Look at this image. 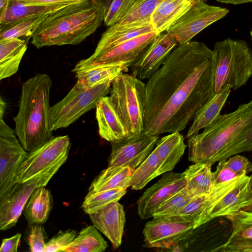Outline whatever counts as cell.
<instances>
[{"label": "cell", "instance_id": "6da1fadb", "mask_svg": "<svg viewBox=\"0 0 252 252\" xmlns=\"http://www.w3.org/2000/svg\"><path fill=\"white\" fill-rule=\"evenodd\" d=\"M215 59L202 42L178 45L146 84L143 132H181L214 95Z\"/></svg>", "mask_w": 252, "mask_h": 252}, {"label": "cell", "instance_id": "7a4b0ae2", "mask_svg": "<svg viewBox=\"0 0 252 252\" xmlns=\"http://www.w3.org/2000/svg\"><path fill=\"white\" fill-rule=\"evenodd\" d=\"M189 160L214 163L252 151V99L219 114L200 132L188 138Z\"/></svg>", "mask_w": 252, "mask_h": 252}, {"label": "cell", "instance_id": "3957f363", "mask_svg": "<svg viewBox=\"0 0 252 252\" xmlns=\"http://www.w3.org/2000/svg\"><path fill=\"white\" fill-rule=\"evenodd\" d=\"M104 19V10L96 0H84L50 13L32 37L37 48L79 44L94 33Z\"/></svg>", "mask_w": 252, "mask_h": 252}, {"label": "cell", "instance_id": "277c9868", "mask_svg": "<svg viewBox=\"0 0 252 252\" xmlns=\"http://www.w3.org/2000/svg\"><path fill=\"white\" fill-rule=\"evenodd\" d=\"M52 85L46 73H37L22 84L19 110L13 120L15 134L28 152L37 149L53 137L50 105Z\"/></svg>", "mask_w": 252, "mask_h": 252}, {"label": "cell", "instance_id": "5b68a950", "mask_svg": "<svg viewBox=\"0 0 252 252\" xmlns=\"http://www.w3.org/2000/svg\"><path fill=\"white\" fill-rule=\"evenodd\" d=\"M213 51L214 94L227 85L233 90L246 85L252 76V51L246 41L227 38L216 42Z\"/></svg>", "mask_w": 252, "mask_h": 252}, {"label": "cell", "instance_id": "8992f818", "mask_svg": "<svg viewBox=\"0 0 252 252\" xmlns=\"http://www.w3.org/2000/svg\"><path fill=\"white\" fill-rule=\"evenodd\" d=\"M109 98L127 133V137L144 130L146 84L131 74L122 73L113 80Z\"/></svg>", "mask_w": 252, "mask_h": 252}, {"label": "cell", "instance_id": "52a82bcc", "mask_svg": "<svg viewBox=\"0 0 252 252\" xmlns=\"http://www.w3.org/2000/svg\"><path fill=\"white\" fill-rule=\"evenodd\" d=\"M112 81L108 80L90 88L81 87L76 83L63 99L51 107L53 130L67 127L95 108L99 100L109 93Z\"/></svg>", "mask_w": 252, "mask_h": 252}, {"label": "cell", "instance_id": "ba28073f", "mask_svg": "<svg viewBox=\"0 0 252 252\" xmlns=\"http://www.w3.org/2000/svg\"><path fill=\"white\" fill-rule=\"evenodd\" d=\"M70 147L68 135L53 136L40 148L28 152L17 172L16 182H25L56 165H63Z\"/></svg>", "mask_w": 252, "mask_h": 252}, {"label": "cell", "instance_id": "9c48e42d", "mask_svg": "<svg viewBox=\"0 0 252 252\" xmlns=\"http://www.w3.org/2000/svg\"><path fill=\"white\" fill-rule=\"evenodd\" d=\"M61 166L56 165L27 181L17 183L0 199V230H6L16 224L33 190L46 186Z\"/></svg>", "mask_w": 252, "mask_h": 252}, {"label": "cell", "instance_id": "30bf717a", "mask_svg": "<svg viewBox=\"0 0 252 252\" xmlns=\"http://www.w3.org/2000/svg\"><path fill=\"white\" fill-rule=\"evenodd\" d=\"M229 11L227 8L197 0L165 32L177 40L178 45L185 44L207 27L224 17Z\"/></svg>", "mask_w": 252, "mask_h": 252}, {"label": "cell", "instance_id": "8fae6325", "mask_svg": "<svg viewBox=\"0 0 252 252\" xmlns=\"http://www.w3.org/2000/svg\"><path fill=\"white\" fill-rule=\"evenodd\" d=\"M194 229L193 222L182 216L153 217L143 229L147 247L168 249L188 238Z\"/></svg>", "mask_w": 252, "mask_h": 252}, {"label": "cell", "instance_id": "7c38bea8", "mask_svg": "<svg viewBox=\"0 0 252 252\" xmlns=\"http://www.w3.org/2000/svg\"><path fill=\"white\" fill-rule=\"evenodd\" d=\"M3 117L0 115V199L17 183V172L28 153Z\"/></svg>", "mask_w": 252, "mask_h": 252}, {"label": "cell", "instance_id": "4fadbf2b", "mask_svg": "<svg viewBox=\"0 0 252 252\" xmlns=\"http://www.w3.org/2000/svg\"><path fill=\"white\" fill-rule=\"evenodd\" d=\"M159 136L140 135L111 142L108 167H129L134 170L156 146Z\"/></svg>", "mask_w": 252, "mask_h": 252}, {"label": "cell", "instance_id": "5bb4252c", "mask_svg": "<svg viewBox=\"0 0 252 252\" xmlns=\"http://www.w3.org/2000/svg\"><path fill=\"white\" fill-rule=\"evenodd\" d=\"M177 40L166 32L159 34L129 66L131 75L140 80L149 79L165 62L177 46Z\"/></svg>", "mask_w": 252, "mask_h": 252}, {"label": "cell", "instance_id": "9a60e30c", "mask_svg": "<svg viewBox=\"0 0 252 252\" xmlns=\"http://www.w3.org/2000/svg\"><path fill=\"white\" fill-rule=\"evenodd\" d=\"M159 34L153 31L132 38L95 56L81 60L72 72L100 64L134 61L154 40Z\"/></svg>", "mask_w": 252, "mask_h": 252}, {"label": "cell", "instance_id": "2e32d148", "mask_svg": "<svg viewBox=\"0 0 252 252\" xmlns=\"http://www.w3.org/2000/svg\"><path fill=\"white\" fill-rule=\"evenodd\" d=\"M183 173L168 172L158 182L148 188L137 202L138 214L141 219L153 217L157 209L164 202L186 187Z\"/></svg>", "mask_w": 252, "mask_h": 252}, {"label": "cell", "instance_id": "e0dca14e", "mask_svg": "<svg viewBox=\"0 0 252 252\" xmlns=\"http://www.w3.org/2000/svg\"><path fill=\"white\" fill-rule=\"evenodd\" d=\"M89 215L93 224L108 239L113 248H118L126 222L123 205L118 201L112 202Z\"/></svg>", "mask_w": 252, "mask_h": 252}, {"label": "cell", "instance_id": "ac0fdd59", "mask_svg": "<svg viewBox=\"0 0 252 252\" xmlns=\"http://www.w3.org/2000/svg\"><path fill=\"white\" fill-rule=\"evenodd\" d=\"M225 218L232 223V231L219 251L252 252V204Z\"/></svg>", "mask_w": 252, "mask_h": 252}, {"label": "cell", "instance_id": "d6986e66", "mask_svg": "<svg viewBox=\"0 0 252 252\" xmlns=\"http://www.w3.org/2000/svg\"><path fill=\"white\" fill-rule=\"evenodd\" d=\"M250 177L244 174L238 177L232 187L217 203L209 215V221L226 217L252 204Z\"/></svg>", "mask_w": 252, "mask_h": 252}, {"label": "cell", "instance_id": "ffe728a7", "mask_svg": "<svg viewBox=\"0 0 252 252\" xmlns=\"http://www.w3.org/2000/svg\"><path fill=\"white\" fill-rule=\"evenodd\" d=\"M95 108L98 132L101 138L111 143L127 137L126 130L109 96L103 97Z\"/></svg>", "mask_w": 252, "mask_h": 252}, {"label": "cell", "instance_id": "44dd1931", "mask_svg": "<svg viewBox=\"0 0 252 252\" xmlns=\"http://www.w3.org/2000/svg\"><path fill=\"white\" fill-rule=\"evenodd\" d=\"M154 31L150 24L116 23L108 27L102 33L92 56L98 55L123 42Z\"/></svg>", "mask_w": 252, "mask_h": 252}, {"label": "cell", "instance_id": "7402d4cb", "mask_svg": "<svg viewBox=\"0 0 252 252\" xmlns=\"http://www.w3.org/2000/svg\"><path fill=\"white\" fill-rule=\"evenodd\" d=\"M187 145L180 132L162 137L156 143V151L159 162V175L172 171L184 155Z\"/></svg>", "mask_w": 252, "mask_h": 252}, {"label": "cell", "instance_id": "603a6c76", "mask_svg": "<svg viewBox=\"0 0 252 252\" xmlns=\"http://www.w3.org/2000/svg\"><path fill=\"white\" fill-rule=\"evenodd\" d=\"M197 0H162L151 16L150 23L154 31L158 34L165 32Z\"/></svg>", "mask_w": 252, "mask_h": 252}, {"label": "cell", "instance_id": "cb8c5ba5", "mask_svg": "<svg viewBox=\"0 0 252 252\" xmlns=\"http://www.w3.org/2000/svg\"><path fill=\"white\" fill-rule=\"evenodd\" d=\"M132 62H125L100 64L75 72L76 83L84 88H90L113 79L127 71Z\"/></svg>", "mask_w": 252, "mask_h": 252}, {"label": "cell", "instance_id": "d4e9b609", "mask_svg": "<svg viewBox=\"0 0 252 252\" xmlns=\"http://www.w3.org/2000/svg\"><path fill=\"white\" fill-rule=\"evenodd\" d=\"M28 42L20 38L0 40V80L8 78L18 70L27 49Z\"/></svg>", "mask_w": 252, "mask_h": 252}, {"label": "cell", "instance_id": "484cf974", "mask_svg": "<svg viewBox=\"0 0 252 252\" xmlns=\"http://www.w3.org/2000/svg\"><path fill=\"white\" fill-rule=\"evenodd\" d=\"M231 87L227 85L220 92L215 94L197 112L193 119L186 137L187 138L199 133L209 126L214 120L220 114L230 94Z\"/></svg>", "mask_w": 252, "mask_h": 252}, {"label": "cell", "instance_id": "4316f807", "mask_svg": "<svg viewBox=\"0 0 252 252\" xmlns=\"http://www.w3.org/2000/svg\"><path fill=\"white\" fill-rule=\"evenodd\" d=\"M134 170L129 167H108L93 180L88 193L122 189L130 187V180Z\"/></svg>", "mask_w": 252, "mask_h": 252}, {"label": "cell", "instance_id": "83f0119b", "mask_svg": "<svg viewBox=\"0 0 252 252\" xmlns=\"http://www.w3.org/2000/svg\"><path fill=\"white\" fill-rule=\"evenodd\" d=\"M53 205L50 190L41 186L36 188L29 199L24 209V215L30 224L45 223Z\"/></svg>", "mask_w": 252, "mask_h": 252}, {"label": "cell", "instance_id": "f1b7e54d", "mask_svg": "<svg viewBox=\"0 0 252 252\" xmlns=\"http://www.w3.org/2000/svg\"><path fill=\"white\" fill-rule=\"evenodd\" d=\"M212 163L196 162L184 172L186 188L194 196L208 194L213 185Z\"/></svg>", "mask_w": 252, "mask_h": 252}, {"label": "cell", "instance_id": "f546056e", "mask_svg": "<svg viewBox=\"0 0 252 252\" xmlns=\"http://www.w3.org/2000/svg\"><path fill=\"white\" fill-rule=\"evenodd\" d=\"M68 5L69 4L31 5L25 4L18 0H9L4 15L0 18V24H9L34 16L51 13Z\"/></svg>", "mask_w": 252, "mask_h": 252}, {"label": "cell", "instance_id": "4dcf8cb0", "mask_svg": "<svg viewBox=\"0 0 252 252\" xmlns=\"http://www.w3.org/2000/svg\"><path fill=\"white\" fill-rule=\"evenodd\" d=\"M108 247L98 229L93 225L82 228L64 252H103Z\"/></svg>", "mask_w": 252, "mask_h": 252}, {"label": "cell", "instance_id": "1f68e13d", "mask_svg": "<svg viewBox=\"0 0 252 252\" xmlns=\"http://www.w3.org/2000/svg\"><path fill=\"white\" fill-rule=\"evenodd\" d=\"M50 13L34 16L9 24H0V40L20 38L28 42L38 26Z\"/></svg>", "mask_w": 252, "mask_h": 252}, {"label": "cell", "instance_id": "d6a6232c", "mask_svg": "<svg viewBox=\"0 0 252 252\" xmlns=\"http://www.w3.org/2000/svg\"><path fill=\"white\" fill-rule=\"evenodd\" d=\"M158 171V159L156 151L153 149L134 170L130 180V187L134 190L141 189L150 181L159 176Z\"/></svg>", "mask_w": 252, "mask_h": 252}, {"label": "cell", "instance_id": "836d02e7", "mask_svg": "<svg viewBox=\"0 0 252 252\" xmlns=\"http://www.w3.org/2000/svg\"><path fill=\"white\" fill-rule=\"evenodd\" d=\"M162 0H140L117 23L130 24H151V18Z\"/></svg>", "mask_w": 252, "mask_h": 252}, {"label": "cell", "instance_id": "e575fe53", "mask_svg": "<svg viewBox=\"0 0 252 252\" xmlns=\"http://www.w3.org/2000/svg\"><path fill=\"white\" fill-rule=\"evenodd\" d=\"M126 189H115L87 193L82 203L83 211L90 214L108 203L118 201L126 193Z\"/></svg>", "mask_w": 252, "mask_h": 252}, {"label": "cell", "instance_id": "d590c367", "mask_svg": "<svg viewBox=\"0 0 252 252\" xmlns=\"http://www.w3.org/2000/svg\"><path fill=\"white\" fill-rule=\"evenodd\" d=\"M194 196L186 187L183 188L161 204L153 217L178 215Z\"/></svg>", "mask_w": 252, "mask_h": 252}, {"label": "cell", "instance_id": "8d00e7d4", "mask_svg": "<svg viewBox=\"0 0 252 252\" xmlns=\"http://www.w3.org/2000/svg\"><path fill=\"white\" fill-rule=\"evenodd\" d=\"M140 0H112L104 12L103 22L107 27L118 22Z\"/></svg>", "mask_w": 252, "mask_h": 252}, {"label": "cell", "instance_id": "74e56055", "mask_svg": "<svg viewBox=\"0 0 252 252\" xmlns=\"http://www.w3.org/2000/svg\"><path fill=\"white\" fill-rule=\"evenodd\" d=\"M207 195L194 196L178 214L179 216L191 220L193 222L194 229L199 227V222L205 207Z\"/></svg>", "mask_w": 252, "mask_h": 252}, {"label": "cell", "instance_id": "f35d334b", "mask_svg": "<svg viewBox=\"0 0 252 252\" xmlns=\"http://www.w3.org/2000/svg\"><path fill=\"white\" fill-rule=\"evenodd\" d=\"M76 236L74 230L61 231L46 243L44 252H62Z\"/></svg>", "mask_w": 252, "mask_h": 252}, {"label": "cell", "instance_id": "ab89813d", "mask_svg": "<svg viewBox=\"0 0 252 252\" xmlns=\"http://www.w3.org/2000/svg\"><path fill=\"white\" fill-rule=\"evenodd\" d=\"M27 241L32 252H44L46 243L44 229L40 224H31Z\"/></svg>", "mask_w": 252, "mask_h": 252}, {"label": "cell", "instance_id": "60d3db41", "mask_svg": "<svg viewBox=\"0 0 252 252\" xmlns=\"http://www.w3.org/2000/svg\"><path fill=\"white\" fill-rule=\"evenodd\" d=\"M226 160L219 161L216 170L213 172V185L230 181L244 174L235 172L229 168L226 165Z\"/></svg>", "mask_w": 252, "mask_h": 252}, {"label": "cell", "instance_id": "b9f144b4", "mask_svg": "<svg viewBox=\"0 0 252 252\" xmlns=\"http://www.w3.org/2000/svg\"><path fill=\"white\" fill-rule=\"evenodd\" d=\"M251 162L243 156L234 155L226 160V165L235 172L240 174L247 173Z\"/></svg>", "mask_w": 252, "mask_h": 252}, {"label": "cell", "instance_id": "7bdbcfd3", "mask_svg": "<svg viewBox=\"0 0 252 252\" xmlns=\"http://www.w3.org/2000/svg\"><path fill=\"white\" fill-rule=\"evenodd\" d=\"M22 234L18 233L14 236L2 239L0 252H16L20 244Z\"/></svg>", "mask_w": 252, "mask_h": 252}, {"label": "cell", "instance_id": "ee69618b", "mask_svg": "<svg viewBox=\"0 0 252 252\" xmlns=\"http://www.w3.org/2000/svg\"><path fill=\"white\" fill-rule=\"evenodd\" d=\"M25 4L52 5L70 4L82 1L84 0H18Z\"/></svg>", "mask_w": 252, "mask_h": 252}, {"label": "cell", "instance_id": "f6af8a7d", "mask_svg": "<svg viewBox=\"0 0 252 252\" xmlns=\"http://www.w3.org/2000/svg\"><path fill=\"white\" fill-rule=\"evenodd\" d=\"M217 1L227 4H232L234 5L252 2V0H216Z\"/></svg>", "mask_w": 252, "mask_h": 252}, {"label": "cell", "instance_id": "bcb514c9", "mask_svg": "<svg viewBox=\"0 0 252 252\" xmlns=\"http://www.w3.org/2000/svg\"><path fill=\"white\" fill-rule=\"evenodd\" d=\"M9 0H0V18L5 14L9 3Z\"/></svg>", "mask_w": 252, "mask_h": 252}, {"label": "cell", "instance_id": "7dc6e473", "mask_svg": "<svg viewBox=\"0 0 252 252\" xmlns=\"http://www.w3.org/2000/svg\"><path fill=\"white\" fill-rule=\"evenodd\" d=\"M102 6L104 12L108 7L112 0H96Z\"/></svg>", "mask_w": 252, "mask_h": 252}, {"label": "cell", "instance_id": "c3c4849f", "mask_svg": "<svg viewBox=\"0 0 252 252\" xmlns=\"http://www.w3.org/2000/svg\"><path fill=\"white\" fill-rule=\"evenodd\" d=\"M248 172H252L251 175L250 176V186L251 189V191L252 192V163H251V162L249 167Z\"/></svg>", "mask_w": 252, "mask_h": 252}, {"label": "cell", "instance_id": "681fc988", "mask_svg": "<svg viewBox=\"0 0 252 252\" xmlns=\"http://www.w3.org/2000/svg\"><path fill=\"white\" fill-rule=\"evenodd\" d=\"M250 33H251V37H252V30L251 31Z\"/></svg>", "mask_w": 252, "mask_h": 252}, {"label": "cell", "instance_id": "f907efd6", "mask_svg": "<svg viewBox=\"0 0 252 252\" xmlns=\"http://www.w3.org/2000/svg\"><path fill=\"white\" fill-rule=\"evenodd\" d=\"M204 0L205 1V0Z\"/></svg>", "mask_w": 252, "mask_h": 252}]
</instances>
